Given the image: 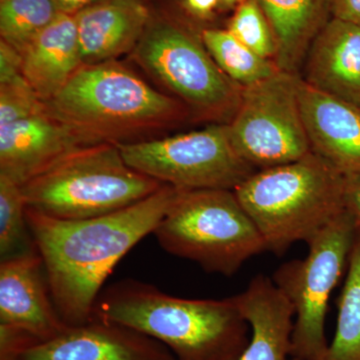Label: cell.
I'll return each instance as SVG.
<instances>
[{
  "instance_id": "11",
  "label": "cell",
  "mask_w": 360,
  "mask_h": 360,
  "mask_svg": "<svg viewBox=\"0 0 360 360\" xmlns=\"http://www.w3.org/2000/svg\"><path fill=\"white\" fill-rule=\"evenodd\" d=\"M0 323L13 331L54 338L68 326L52 300L44 262L35 245L0 262Z\"/></svg>"
},
{
  "instance_id": "29",
  "label": "cell",
  "mask_w": 360,
  "mask_h": 360,
  "mask_svg": "<svg viewBox=\"0 0 360 360\" xmlns=\"http://www.w3.org/2000/svg\"><path fill=\"white\" fill-rule=\"evenodd\" d=\"M63 13L75 14L86 7L103 2L104 0H56Z\"/></svg>"
},
{
  "instance_id": "15",
  "label": "cell",
  "mask_w": 360,
  "mask_h": 360,
  "mask_svg": "<svg viewBox=\"0 0 360 360\" xmlns=\"http://www.w3.org/2000/svg\"><path fill=\"white\" fill-rule=\"evenodd\" d=\"M75 16L84 65L134 51L153 18L146 0H104Z\"/></svg>"
},
{
  "instance_id": "21",
  "label": "cell",
  "mask_w": 360,
  "mask_h": 360,
  "mask_svg": "<svg viewBox=\"0 0 360 360\" xmlns=\"http://www.w3.org/2000/svg\"><path fill=\"white\" fill-rule=\"evenodd\" d=\"M201 40L222 72L241 87L259 84L281 70L274 60L258 56L229 30H205Z\"/></svg>"
},
{
  "instance_id": "24",
  "label": "cell",
  "mask_w": 360,
  "mask_h": 360,
  "mask_svg": "<svg viewBox=\"0 0 360 360\" xmlns=\"http://www.w3.org/2000/svg\"><path fill=\"white\" fill-rule=\"evenodd\" d=\"M227 30L258 56L271 60L276 58V39L257 0H243L238 4Z\"/></svg>"
},
{
  "instance_id": "12",
  "label": "cell",
  "mask_w": 360,
  "mask_h": 360,
  "mask_svg": "<svg viewBox=\"0 0 360 360\" xmlns=\"http://www.w3.org/2000/svg\"><path fill=\"white\" fill-rule=\"evenodd\" d=\"M86 146L79 135L45 110L0 127V174L20 186L75 149Z\"/></svg>"
},
{
  "instance_id": "5",
  "label": "cell",
  "mask_w": 360,
  "mask_h": 360,
  "mask_svg": "<svg viewBox=\"0 0 360 360\" xmlns=\"http://www.w3.org/2000/svg\"><path fill=\"white\" fill-rule=\"evenodd\" d=\"M165 186L130 167L115 143L75 149L21 186L26 207L65 220L94 219L146 200Z\"/></svg>"
},
{
  "instance_id": "27",
  "label": "cell",
  "mask_w": 360,
  "mask_h": 360,
  "mask_svg": "<svg viewBox=\"0 0 360 360\" xmlns=\"http://www.w3.org/2000/svg\"><path fill=\"white\" fill-rule=\"evenodd\" d=\"M331 16L360 25V0H331Z\"/></svg>"
},
{
  "instance_id": "9",
  "label": "cell",
  "mask_w": 360,
  "mask_h": 360,
  "mask_svg": "<svg viewBox=\"0 0 360 360\" xmlns=\"http://www.w3.org/2000/svg\"><path fill=\"white\" fill-rule=\"evenodd\" d=\"M117 146L130 167L179 191H234L257 172L238 155L225 123Z\"/></svg>"
},
{
  "instance_id": "14",
  "label": "cell",
  "mask_w": 360,
  "mask_h": 360,
  "mask_svg": "<svg viewBox=\"0 0 360 360\" xmlns=\"http://www.w3.org/2000/svg\"><path fill=\"white\" fill-rule=\"evenodd\" d=\"M302 70L310 87L360 108V25L331 18L310 45Z\"/></svg>"
},
{
  "instance_id": "30",
  "label": "cell",
  "mask_w": 360,
  "mask_h": 360,
  "mask_svg": "<svg viewBox=\"0 0 360 360\" xmlns=\"http://www.w3.org/2000/svg\"><path fill=\"white\" fill-rule=\"evenodd\" d=\"M220 1L224 2L226 6H234V4H238H238H241L243 0H220Z\"/></svg>"
},
{
  "instance_id": "16",
  "label": "cell",
  "mask_w": 360,
  "mask_h": 360,
  "mask_svg": "<svg viewBox=\"0 0 360 360\" xmlns=\"http://www.w3.org/2000/svg\"><path fill=\"white\" fill-rule=\"evenodd\" d=\"M250 326V340L238 360H292L295 309L272 278L257 274L232 296Z\"/></svg>"
},
{
  "instance_id": "23",
  "label": "cell",
  "mask_w": 360,
  "mask_h": 360,
  "mask_svg": "<svg viewBox=\"0 0 360 360\" xmlns=\"http://www.w3.org/2000/svg\"><path fill=\"white\" fill-rule=\"evenodd\" d=\"M34 246L27 220L26 205L20 184L0 174V257L20 255Z\"/></svg>"
},
{
  "instance_id": "20",
  "label": "cell",
  "mask_w": 360,
  "mask_h": 360,
  "mask_svg": "<svg viewBox=\"0 0 360 360\" xmlns=\"http://www.w3.org/2000/svg\"><path fill=\"white\" fill-rule=\"evenodd\" d=\"M335 335L319 360H360V233L338 296Z\"/></svg>"
},
{
  "instance_id": "8",
  "label": "cell",
  "mask_w": 360,
  "mask_h": 360,
  "mask_svg": "<svg viewBox=\"0 0 360 360\" xmlns=\"http://www.w3.org/2000/svg\"><path fill=\"white\" fill-rule=\"evenodd\" d=\"M356 238L354 219L345 210L307 243V257L284 262L272 276L295 309L292 359L319 360L328 348L329 298L347 271Z\"/></svg>"
},
{
  "instance_id": "10",
  "label": "cell",
  "mask_w": 360,
  "mask_h": 360,
  "mask_svg": "<svg viewBox=\"0 0 360 360\" xmlns=\"http://www.w3.org/2000/svg\"><path fill=\"white\" fill-rule=\"evenodd\" d=\"M300 78L279 70L243 87L229 123V135L238 155L257 170L293 162L311 153L300 108Z\"/></svg>"
},
{
  "instance_id": "13",
  "label": "cell",
  "mask_w": 360,
  "mask_h": 360,
  "mask_svg": "<svg viewBox=\"0 0 360 360\" xmlns=\"http://www.w3.org/2000/svg\"><path fill=\"white\" fill-rule=\"evenodd\" d=\"M300 101L311 148L343 174L360 172V108L300 78Z\"/></svg>"
},
{
  "instance_id": "2",
  "label": "cell",
  "mask_w": 360,
  "mask_h": 360,
  "mask_svg": "<svg viewBox=\"0 0 360 360\" xmlns=\"http://www.w3.org/2000/svg\"><path fill=\"white\" fill-rule=\"evenodd\" d=\"M94 319L162 341L179 360H238L250 340V324L232 296L186 300L135 279L101 291Z\"/></svg>"
},
{
  "instance_id": "3",
  "label": "cell",
  "mask_w": 360,
  "mask_h": 360,
  "mask_svg": "<svg viewBox=\"0 0 360 360\" xmlns=\"http://www.w3.org/2000/svg\"><path fill=\"white\" fill-rule=\"evenodd\" d=\"M45 106L86 146L136 141L179 122L186 111L115 60L82 65Z\"/></svg>"
},
{
  "instance_id": "18",
  "label": "cell",
  "mask_w": 360,
  "mask_h": 360,
  "mask_svg": "<svg viewBox=\"0 0 360 360\" xmlns=\"http://www.w3.org/2000/svg\"><path fill=\"white\" fill-rule=\"evenodd\" d=\"M257 1L276 39L274 63L281 70L300 75L315 37L333 18L331 0Z\"/></svg>"
},
{
  "instance_id": "26",
  "label": "cell",
  "mask_w": 360,
  "mask_h": 360,
  "mask_svg": "<svg viewBox=\"0 0 360 360\" xmlns=\"http://www.w3.org/2000/svg\"><path fill=\"white\" fill-rule=\"evenodd\" d=\"M343 202L345 210L354 219L357 231L360 233V172L345 174Z\"/></svg>"
},
{
  "instance_id": "28",
  "label": "cell",
  "mask_w": 360,
  "mask_h": 360,
  "mask_svg": "<svg viewBox=\"0 0 360 360\" xmlns=\"http://www.w3.org/2000/svg\"><path fill=\"white\" fill-rule=\"evenodd\" d=\"M220 0H186L187 8L198 16H206L214 11Z\"/></svg>"
},
{
  "instance_id": "4",
  "label": "cell",
  "mask_w": 360,
  "mask_h": 360,
  "mask_svg": "<svg viewBox=\"0 0 360 360\" xmlns=\"http://www.w3.org/2000/svg\"><path fill=\"white\" fill-rule=\"evenodd\" d=\"M345 174L316 153L257 170L234 189L264 238L266 251L283 255L307 243L345 212Z\"/></svg>"
},
{
  "instance_id": "31",
  "label": "cell",
  "mask_w": 360,
  "mask_h": 360,
  "mask_svg": "<svg viewBox=\"0 0 360 360\" xmlns=\"http://www.w3.org/2000/svg\"><path fill=\"white\" fill-rule=\"evenodd\" d=\"M292 360H295V359H292Z\"/></svg>"
},
{
  "instance_id": "25",
  "label": "cell",
  "mask_w": 360,
  "mask_h": 360,
  "mask_svg": "<svg viewBox=\"0 0 360 360\" xmlns=\"http://www.w3.org/2000/svg\"><path fill=\"white\" fill-rule=\"evenodd\" d=\"M45 110L22 75L0 82V127L18 122Z\"/></svg>"
},
{
  "instance_id": "17",
  "label": "cell",
  "mask_w": 360,
  "mask_h": 360,
  "mask_svg": "<svg viewBox=\"0 0 360 360\" xmlns=\"http://www.w3.org/2000/svg\"><path fill=\"white\" fill-rule=\"evenodd\" d=\"M20 56L23 77L46 103L84 65L75 14H59L25 45Z\"/></svg>"
},
{
  "instance_id": "22",
  "label": "cell",
  "mask_w": 360,
  "mask_h": 360,
  "mask_svg": "<svg viewBox=\"0 0 360 360\" xmlns=\"http://www.w3.org/2000/svg\"><path fill=\"white\" fill-rule=\"evenodd\" d=\"M61 13L56 0H0L1 40L20 52Z\"/></svg>"
},
{
  "instance_id": "19",
  "label": "cell",
  "mask_w": 360,
  "mask_h": 360,
  "mask_svg": "<svg viewBox=\"0 0 360 360\" xmlns=\"http://www.w3.org/2000/svg\"><path fill=\"white\" fill-rule=\"evenodd\" d=\"M101 326H68L49 340L20 352V360H142L136 345L113 330L112 323Z\"/></svg>"
},
{
  "instance_id": "1",
  "label": "cell",
  "mask_w": 360,
  "mask_h": 360,
  "mask_svg": "<svg viewBox=\"0 0 360 360\" xmlns=\"http://www.w3.org/2000/svg\"><path fill=\"white\" fill-rule=\"evenodd\" d=\"M179 189L165 184L135 205L94 219H53L26 207L54 307L68 326L92 319L103 284L118 262L155 231Z\"/></svg>"
},
{
  "instance_id": "6",
  "label": "cell",
  "mask_w": 360,
  "mask_h": 360,
  "mask_svg": "<svg viewBox=\"0 0 360 360\" xmlns=\"http://www.w3.org/2000/svg\"><path fill=\"white\" fill-rule=\"evenodd\" d=\"M153 234L170 255L227 277L266 251L257 225L229 189H179Z\"/></svg>"
},
{
  "instance_id": "7",
  "label": "cell",
  "mask_w": 360,
  "mask_h": 360,
  "mask_svg": "<svg viewBox=\"0 0 360 360\" xmlns=\"http://www.w3.org/2000/svg\"><path fill=\"white\" fill-rule=\"evenodd\" d=\"M200 39L179 21L153 16L132 53L188 110L214 123L229 124L243 87L222 72Z\"/></svg>"
}]
</instances>
